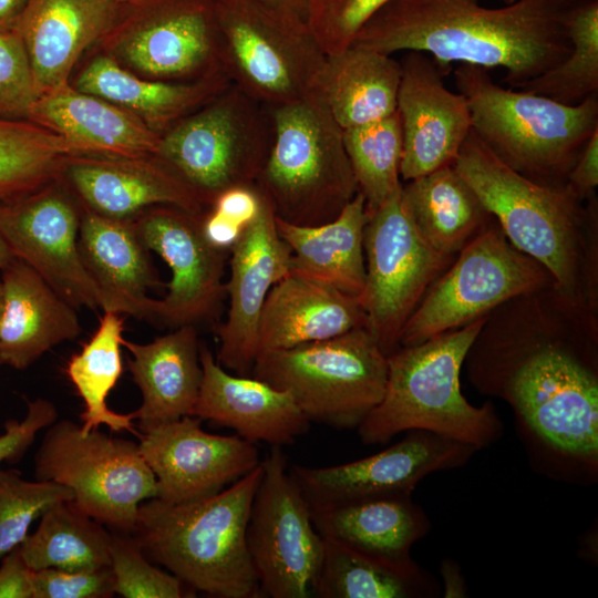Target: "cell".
Listing matches in <instances>:
<instances>
[{"label": "cell", "mask_w": 598, "mask_h": 598, "mask_svg": "<svg viewBox=\"0 0 598 598\" xmlns=\"http://www.w3.org/2000/svg\"><path fill=\"white\" fill-rule=\"evenodd\" d=\"M487 317L464 363L475 389L505 401L535 471L598 480V355L594 309L550 286Z\"/></svg>", "instance_id": "1"}, {"label": "cell", "mask_w": 598, "mask_h": 598, "mask_svg": "<svg viewBox=\"0 0 598 598\" xmlns=\"http://www.w3.org/2000/svg\"><path fill=\"white\" fill-rule=\"evenodd\" d=\"M577 2L515 0L492 9L478 0H389L351 45L389 55L424 52L448 72L453 62L504 68V83L518 89L569 54L567 21Z\"/></svg>", "instance_id": "2"}, {"label": "cell", "mask_w": 598, "mask_h": 598, "mask_svg": "<svg viewBox=\"0 0 598 598\" xmlns=\"http://www.w3.org/2000/svg\"><path fill=\"white\" fill-rule=\"evenodd\" d=\"M494 217L508 241L542 264L554 288L570 302L592 309V260L586 239L596 214L567 187L538 184L495 156L471 128L453 164Z\"/></svg>", "instance_id": "3"}, {"label": "cell", "mask_w": 598, "mask_h": 598, "mask_svg": "<svg viewBox=\"0 0 598 598\" xmlns=\"http://www.w3.org/2000/svg\"><path fill=\"white\" fill-rule=\"evenodd\" d=\"M261 477L260 462L213 496L179 504L147 499L138 507L134 539L190 589L219 598H260L246 532Z\"/></svg>", "instance_id": "4"}, {"label": "cell", "mask_w": 598, "mask_h": 598, "mask_svg": "<svg viewBox=\"0 0 598 598\" xmlns=\"http://www.w3.org/2000/svg\"><path fill=\"white\" fill-rule=\"evenodd\" d=\"M488 315L386 357L384 394L357 427L363 444H384L402 432L425 430L478 451L502 437L504 425L493 403L473 405L460 382L466 354Z\"/></svg>", "instance_id": "5"}, {"label": "cell", "mask_w": 598, "mask_h": 598, "mask_svg": "<svg viewBox=\"0 0 598 598\" xmlns=\"http://www.w3.org/2000/svg\"><path fill=\"white\" fill-rule=\"evenodd\" d=\"M455 85L468 105L472 130L502 162L542 185L565 187L598 130V94L567 105L496 84L484 68L461 63Z\"/></svg>", "instance_id": "6"}, {"label": "cell", "mask_w": 598, "mask_h": 598, "mask_svg": "<svg viewBox=\"0 0 598 598\" xmlns=\"http://www.w3.org/2000/svg\"><path fill=\"white\" fill-rule=\"evenodd\" d=\"M271 111L275 138L256 187L285 221L334 219L359 192L343 128L317 91Z\"/></svg>", "instance_id": "7"}, {"label": "cell", "mask_w": 598, "mask_h": 598, "mask_svg": "<svg viewBox=\"0 0 598 598\" xmlns=\"http://www.w3.org/2000/svg\"><path fill=\"white\" fill-rule=\"evenodd\" d=\"M275 138L271 107L230 82L161 136L154 155L210 208L225 190L255 186Z\"/></svg>", "instance_id": "8"}, {"label": "cell", "mask_w": 598, "mask_h": 598, "mask_svg": "<svg viewBox=\"0 0 598 598\" xmlns=\"http://www.w3.org/2000/svg\"><path fill=\"white\" fill-rule=\"evenodd\" d=\"M251 377L288 392L311 422L357 429L380 403L388 359L367 327L259 354Z\"/></svg>", "instance_id": "9"}, {"label": "cell", "mask_w": 598, "mask_h": 598, "mask_svg": "<svg viewBox=\"0 0 598 598\" xmlns=\"http://www.w3.org/2000/svg\"><path fill=\"white\" fill-rule=\"evenodd\" d=\"M216 10L233 84L270 107L316 91L327 55L303 14L258 0H216Z\"/></svg>", "instance_id": "10"}, {"label": "cell", "mask_w": 598, "mask_h": 598, "mask_svg": "<svg viewBox=\"0 0 598 598\" xmlns=\"http://www.w3.org/2000/svg\"><path fill=\"white\" fill-rule=\"evenodd\" d=\"M35 477L68 487L74 506L122 533H133L140 505L158 494L138 443L99 429L84 433L69 420L45 432L35 454Z\"/></svg>", "instance_id": "11"}, {"label": "cell", "mask_w": 598, "mask_h": 598, "mask_svg": "<svg viewBox=\"0 0 598 598\" xmlns=\"http://www.w3.org/2000/svg\"><path fill=\"white\" fill-rule=\"evenodd\" d=\"M457 254L405 322L399 348L464 327L516 297L554 286L549 271L515 248L495 219Z\"/></svg>", "instance_id": "12"}, {"label": "cell", "mask_w": 598, "mask_h": 598, "mask_svg": "<svg viewBox=\"0 0 598 598\" xmlns=\"http://www.w3.org/2000/svg\"><path fill=\"white\" fill-rule=\"evenodd\" d=\"M367 212L365 283L359 299L367 329L388 357L399 348L405 322L454 257L437 252L425 241L412 220L402 188Z\"/></svg>", "instance_id": "13"}, {"label": "cell", "mask_w": 598, "mask_h": 598, "mask_svg": "<svg viewBox=\"0 0 598 598\" xmlns=\"http://www.w3.org/2000/svg\"><path fill=\"white\" fill-rule=\"evenodd\" d=\"M261 466L246 532L261 597L310 598L322 564L323 538L281 446H271Z\"/></svg>", "instance_id": "14"}, {"label": "cell", "mask_w": 598, "mask_h": 598, "mask_svg": "<svg viewBox=\"0 0 598 598\" xmlns=\"http://www.w3.org/2000/svg\"><path fill=\"white\" fill-rule=\"evenodd\" d=\"M477 450L425 431H406L395 444L349 463L310 467L292 465L289 473L311 506L333 505L390 494H412L427 475L466 465Z\"/></svg>", "instance_id": "15"}, {"label": "cell", "mask_w": 598, "mask_h": 598, "mask_svg": "<svg viewBox=\"0 0 598 598\" xmlns=\"http://www.w3.org/2000/svg\"><path fill=\"white\" fill-rule=\"evenodd\" d=\"M53 182L0 203V234L14 258L31 267L73 307L101 309L97 289L79 249L82 214Z\"/></svg>", "instance_id": "16"}, {"label": "cell", "mask_w": 598, "mask_h": 598, "mask_svg": "<svg viewBox=\"0 0 598 598\" xmlns=\"http://www.w3.org/2000/svg\"><path fill=\"white\" fill-rule=\"evenodd\" d=\"M203 215L179 207L158 205L133 218L136 231L150 251L168 265V291L157 299L154 321L173 328L209 321L226 295V251L205 237Z\"/></svg>", "instance_id": "17"}, {"label": "cell", "mask_w": 598, "mask_h": 598, "mask_svg": "<svg viewBox=\"0 0 598 598\" xmlns=\"http://www.w3.org/2000/svg\"><path fill=\"white\" fill-rule=\"evenodd\" d=\"M200 421L185 415L141 434L138 447L156 477V498L179 504L209 497L260 464L255 443L207 433Z\"/></svg>", "instance_id": "18"}, {"label": "cell", "mask_w": 598, "mask_h": 598, "mask_svg": "<svg viewBox=\"0 0 598 598\" xmlns=\"http://www.w3.org/2000/svg\"><path fill=\"white\" fill-rule=\"evenodd\" d=\"M229 254L230 276L225 282L229 308L215 330L219 341L216 361L235 374L250 375L264 303L270 289L289 274L291 260L290 249L278 234L275 212L264 196L258 214Z\"/></svg>", "instance_id": "19"}, {"label": "cell", "mask_w": 598, "mask_h": 598, "mask_svg": "<svg viewBox=\"0 0 598 598\" xmlns=\"http://www.w3.org/2000/svg\"><path fill=\"white\" fill-rule=\"evenodd\" d=\"M400 64V176L408 182L453 165L472 128V118L465 97L445 86L443 78L448 71L431 55L408 51Z\"/></svg>", "instance_id": "20"}, {"label": "cell", "mask_w": 598, "mask_h": 598, "mask_svg": "<svg viewBox=\"0 0 598 598\" xmlns=\"http://www.w3.org/2000/svg\"><path fill=\"white\" fill-rule=\"evenodd\" d=\"M147 1V14L122 45L127 62L162 79L225 73L216 0Z\"/></svg>", "instance_id": "21"}, {"label": "cell", "mask_w": 598, "mask_h": 598, "mask_svg": "<svg viewBox=\"0 0 598 598\" xmlns=\"http://www.w3.org/2000/svg\"><path fill=\"white\" fill-rule=\"evenodd\" d=\"M199 361L203 375L190 415L270 446L293 444L309 431L310 421L288 392L251 375L229 373L206 346L199 344Z\"/></svg>", "instance_id": "22"}, {"label": "cell", "mask_w": 598, "mask_h": 598, "mask_svg": "<svg viewBox=\"0 0 598 598\" xmlns=\"http://www.w3.org/2000/svg\"><path fill=\"white\" fill-rule=\"evenodd\" d=\"M154 156V155H153ZM68 157L60 173L86 210L114 219H133L158 205L179 207L195 215L207 208L196 194L157 157Z\"/></svg>", "instance_id": "23"}, {"label": "cell", "mask_w": 598, "mask_h": 598, "mask_svg": "<svg viewBox=\"0 0 598 598\" xmlns=\"http://www.w3.org/2000/svg\"><path fill=\"white\" fill-rule=\"evenodd\" d=\"M79 249L103 312L154 321L157 299L150 297L148 291L161 282L133 219H114L84 210Z\"/></svg>", "instance_id": "24"}, {"label": "cell", "mask_w": 598, "mask_h": 598, "mask_svg": "<svg viewBox=\"0 0 598 598\" xmlns=\"http://www.w3.org/2000/svg\"><path fill=\"white\" fill-rule=\"evenodd\" d=\"M115 0H29L12 31L21 39L40 95L66 85L81 53L114 25Z\"/></svg>", "instance_id": "25"}, {"label": "cell", "mask_w": 598, "mask_h": 598, "mask_svg": "<svg viewBox=\"0 0 598 598\" xmlns=\"http://www.w3.org/2000/svg\"><path fill=\"white\" fill-rule=\"evenodd\" d=\"M1 271L0 364L25 369L80 334L76 308L31 267L13 258Z\"/></svg>", "instance_id": "26"}, {"label": "cell", "mask_w": 598, "mask_h": 598, "mask_svg": "<svg viewBox=\"0 0 598 598\" xmlns=\"http://www.w3.org/2000/svg\"><path fill=\"white\" fill-rule=\"evenodd\" d=\"M367 327L358 297L289 271L269 291L257 337L259 354L338 337Z\"/></svg>", "instance_id": "27"}, {"label": "cell", "mask_w": 598, "mask_h": 598, "mask_svg": "<svg viewBox=\"0 0 598 598\" xmlns=\"http://www.w3.org/2000/svg\"><path fill=\"white\" fill-rule=\"evenodd\" d=\"M28 120L70 140L84 156L92 157L153 156L161 138L136 114L68 84L40 95Z\"/></svg>", "instance_id": "28"}, {"label": "cell", "mask_w": 598, "mask_h": 598, "mask_svg": "<svg viewBox=\"0 0 598 598\" xmlns=\"http://www.w3.org/2000/svg\"><path fill=\"white\" fill-rule=\"evenodd\" d=\"M132 358L128 368L142 393L132 412L142 433L190 415L202 382L199 342L195 326L186 324L147 343L122 340Z\"/></svg>", "instance_id": "29"}, {"label": "cell", "mask_w": 598, "mask_h": 598, "mask_svg": "<svg viewBox=\"0 0 598 598\" xmlns=\"http://www.w3.org/2000/svg\"><path fill=\"white\" fill-rule=\"evenodd\" d=\"M412 494H390L346 503L310 506L312 524L323 538L364 554L409 565L412 546L431 529Z\"/></svg>", "instance_id": "30"}, {"label": "cell", "mask_w": 598, "mask_h": 598, "mask_svg": "<svg viewBox=\"0 0 598 598\" xmlns=\"http://www.w3.org/2000/svg\"><path fill=\"white\" fill-rule=\"evenodd\" d=\"M365 200L357 193L332 220L300 226L276 216L279 236L291 252L290 271L360 297L365 283Z\"/></svg>", "instance_id": "31"}, {"label": "cell", "mask_w": 598, "mask_h": 598, "mask_svg": "<svg viewBox=\"0 0 598 598\" xmlns=\"http://www.w3.org/2000/svg\"><path fill=\"white\" fill-rule=\"evenodd\" d=\"M400 61L378 51L349 47L327 55L316 91L343 128L385 118L396 111Z\"/></svg>", "instance_id": "32"}, {"label": "cell", "mask_w": 598, "mask_h": 598, "mask_svg": "<svg viewBox=\"0 0 598 598\" xmlns=\"http://www.w3.org/2000/svg\"><path fill=\"white\" fill-rule=\"evenodd\" d=\"M230 84L225 73L186 82L146 81L99 56L80 74L78 91L138 114L154 126L175 124Z\"/></svg>", "instance_id": "33"}, {"label": "cell", "mask_w": 598, "mask_h": 598, "mask_svg": "<svg viewBox=\"0 0 598 598\" xmlns=\"http://www.w3.org/2000/svg\"><path fill=\"white\" fill-rule=\"evenodd\" d=\"M402 193L419 233L447 257H455L494 219L453 165L408 181Z\"/></svg>", "instance_id": "34"}, {"label": "cell", "mask_w": 598, "mask_h": 598, "mask_svg": "<svg viewBox=\"0 0 598 598\" xmlns=\"http://www.w3.org/2000/svg\"><path fill=\"white\" fill-rule=\"evenodd\" d=\"M439 594L437 580L416 561L396 564L323 538V558L312 596L435 598Z\"/></svg>", "instance_id": "35"}, {"label": "cell", "mask_w": 598, "mask_h": 598, "mask_svg": "<svg viewBox=\"0 0 598 598\" xmlns=\"http://www.w3.org/2000/svg\"><path fill=\"white\" fill-rule=\"evenodd\" d=\"M40 518L35 532L19 545L25 564L32 570L110 567L111 534L71 501L53 505Z\"/></svg>", "instance_id": "36"}, {"label": "cell", "mask_w": 598, "mask_h": 598, "mask_svg": "<svg viewBox=\"0 0 598 598\" xmlns=\"http://www.w3.org/2000/svg\"><path fill=\"white\" fill-rule=\"evenodd\" d=\"M123 331L124 316L104 311L94 334L68 363L66 374L84 403L80 425L84 433L104 424L113 432L128 431L141 437L132 413H116L106 404L123 372Z\"/></svg>", "instance_id": "37"}, {"label": "cell", "mask_w": 598, "mask_h": 598, "mask_svg": "<svg viewBox=\"0 0 598 598\" xmlns=\"http://www.w3.org/2000/svg\"><path fill=\"white\" fill-rule=\"evenodd\" d=\"M73 156L84 154L70 140L28 120L0 118V203L53 182Z\"/></svg>", "instance_id": "38"}, {"label": "cell", "mask_w": 598, "mask_h": 598, "mask_svg": "<svg viewBox=\"0 0 598 598\" xmlns=\"http://www.w3.org/2000/svg\"><path fill=\"white\" fill-rule=\"evenodd\" d=\"M569 54L518 90L576 105L598 94V0H578L567 21Z\"/></svg>", "instance_id": "39"}, {"label": "cell", "mask_w": 598, "mask_h": 598, "mask_svg": "<svg viewBox=\"0 0 598 598\" xmlns=\"http://www.w3.org/2000/svg\"><path fill=\"white\" fill-rule=\"evenodd\" d=\"M343 142L367 210L379 207L402 188V132L396 111L380 121L343 130Z\"/></svg>", "instance_id": "40"}, {"label": "cell", "mask_w": 598, "mask_h": 598, "mask_svg": "<svg viewBox=\"0 0 598 598\" xmlns=\"http://www.w3.org/2000/svg\"><path fill=\"white\" fill-rule=\"evenodd\" d=\"M68 487L52 481H28L0 470V559L28 536L30 525L53 505L72 501Z\"/></svg>", "instance_id": "41"}, {"label": "cell", "mask_w": 598, "mask_h": 598, "mask_svg": "<svg viewBox=\"0 0 598 598\" xmlns=\"http://www.w3.org/2000/svg\"><path fill=\"white\" fill-rule=\"evenodd\" d=\"M110 567L114 594L125 598L187 597L186 585L173 574L153 566L135 539L111 534Z\"/></svg>", "instance_id": "42"}, {"label": "cell", "mask_w": 598, "mask_h": 598, "mask_svg": "<svg viewBox=\"0 0 598 598\" xmlns=\"http://www.w3.org/2000/svg\"><path fill=\"white\" fill-rule=\"evenodd\" d=\"M389 0H307L306 20L326 55L347 50L365 22Z\"/></svg>", "instance_id": "43"}, {"label": "cell", "mask_w": 598, "mask_h": 598, "mask_svg": "<svg viewBox=\"0 0 598 598\" xmlns=\"http://www.w3.org/2000/svg\"><path fill=\"white\" fill-rule=\"evenodd\" d=\"M38 97L30 61L20 37L14 31L0 32V118L28 120Z\"/></svg>", "instance_id": "44"}, {"label": "cell", "mask_w": 598, "mask_h": 598, "mask_svg": "<svg viewBox=\"0 0 598 598\" xmlns=\"http://www.w3.org/2000/svg\"><path fill=\"white\" fill-rule=\"evenodd\" d=\"M113 595L111 567L93 570L43 568L32 571V598H105Z\"/></svg>", "instance_id": "45"}, {"label": "cell", "mask_w": 598, "mask_h": 598, "mask_svg": "<svg viewBox=\"0 0 598 598\" xmlns=\"http://www.w3.org/2000/svg\"><path fill=\"white\" fill-rule=\"evenodd\" d=\"M58 412L53 403L38 398L28 401L27 414L22 421L10 420L0 435V464L20 458L33 443L37 433L56 421Z\"/></svg>", "instance_id": "46"}, {"label": "cell", "mask_w": 598, "mask_h": 598, "mask_svg": "<svg viewBox=\"0 0 598 598\" xmlns=\"http://www.w3.org/2000/svg\"><path fill=\"white\" fill-rule=\"evenodd\" d=\"M261 200L256 185L234 187L221 193L209 209L244 228L258 214Z\"/></svg>", "instance_id": "47"}, {"label": "cell", "mask_w": 598, "mask_h": 598, "mask_svg": "<svg viewBox=\"0 0 598 598\" xmlns=\"http://www.w3.org/2000/svg\"><path fill=\"white\" fill-rule=\"evenodd\" d=\"M598 185V130L590 136L568 174L566 187L580 200L594 197Z\"/></svg>", "instance_id": "48"}, {"label": "cell", "mask_w": 598, "mask_h": 598, "mask_svg": "<svg viewBox=\"0 0 598 598\" xmlns=\"http://www.w3.org/2000/svg\"><path fill=\"white\" fill-rule=\"evenodd\" d=\"M32 571L19 546L8 553L0 566V598H32Z\"/></svg>", "instance_id": "49"}, {"label": "cell", "mask_w": 598, "mask_h": 598, "mask_svg": "<svg viewBox=\"0 0 598 598\" xmlns=\"http://www.w3.org/2000/svg\"><path fill=\"white\" fill-rule=\"evenodd\" d=\"M442 578V591L444 598H465L468 596L467 585L457 561L452 558L441 560L439 567Z\"/></svg>", "instance_id": "50"}, {"label": "cell", "mask_w": 598, "mask_h": 598, "mask_svg": "<svg viewBox=\"0 0 598 598\" xmlns=\"http://www.w3.org/2000/svg\"><path fill=\"white\" fill-rule=\"evenodd\" d=\"M29 0H0V32L12 31Z\"/></svg>", "instance_id": "51"}, {"label": "cell", "mask_w": 598, "mask_h": 598, "mask_svg": "<svg viewBox=\"0 0 598 598\" xmlns=\"http://www.w3.org/2000/svg\"><path fill=\"white\" fill-rule=\"evenodd\" d=\"M597 534V523H595L578 539V556L595 566L598 560Z\"/></svg>", "instance_id": "52"}, {"label": "cell", "mask_w": 598, "mask_h": 598, "mask_svg": "<svg viewBox=\"0 0 598 598\" xmlns=\"http://www.w3.org/2000/svg\"><path fill=\"white\" fill-rule=\"evenodd\" d=\"M297 11L306 17L307 0H258Z\"/></svg>", "instance_id": "53"}, {"label": "cell", "mask_w": 598, "mask_h": 598, "mask_svg": "<svg viewBox=\"0 0 598 598\" xmlns=\"http://www.w3.org/2000/svg\"><path fill=\"white\" fill-rule=\"evenodd\" d=\"M14 256L12 255L8 244L6 243L4 238L0 234V270L7 266Z\"/></svg>", "instance_id": "54"}, {"label": "cell", "mask_w": 598, "mask_h": 598, "mask_svg": "<svg viewBox=\"0 0 598 598\" xmlns=\"http://www.w3.org/2000/svg\"><path fill=\"white\" fill-rule=\"evenodd\" d=\"M2 306H3V288H2V282L0 279V318H1V312H2Z\"/></svg>", "instance_id": "55"}, {"label": "cell", "mask_w": 598, "mask_h": 598, "mask_svg": "<svg viewBox=\"0 0 598 598\" xmlns=\"http://www.w3.org/2000/svg\"><path fill=\"white\" fill-rule=\"evenodd\" d=\"M116 2L118 3H132V2H137V1H141V0H115Z\"/></svg>", "instance_id": "56"}, {"label": "cell", "mask_w": 598, "mask_h": 598, "mask_svg": "<svg viewBox=\"0 0 598 598\" xmlns=\"http://www.w3.org/2000/svg\"><path fill=\"white\" fill-rule=\"evenodd\" d=\"M504 1H506L509 4V3H513L515 0H504Z\"/></svg>", "instance_id": "57"}]
</instances>
